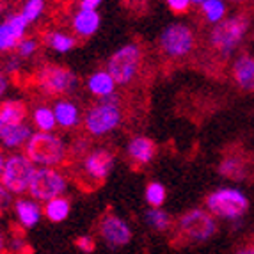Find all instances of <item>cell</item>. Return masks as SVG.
Masks as SVG:
<instances>
[{"mask_svg":"<svg viewBox=\"0 0 254 254\" xmlns=\"http://www.w3.org/2000/svg\"><path fill=\"white\" fill-rule=\"evenodd\" d=\"M36 167H63L69 158V146L59 131H36L23 148Z\"/></svg>","mask_w":254,"mask_h":254,"instance_id":"cell-2","label":"cell"},{"mask_svg":"<svg viewBox=\"0 0 254 254\" xmlns=\"http://www.w3.org/2000/svg\"><path fill=\"white\" fill-rule=\"evenodd\" d=\"M144 220L157 233H167L174 229V219L164 208H148V212L144 213Z\"/></svg>","mask_w":254,"mask_h":254,"instance_id":"cell-26","label":"cell"},{"mask_svg":"<svg viewBox=\"0 0 254 254\" xmlns=\"http://www.w3.org/2000/svg\"><path fill=\"white\" fill-rule=\"evenodd\" d=\"M204 0H192V5H201Z\"/></svg>","mask_w":254,"mask_h":254,"instance_id":"cell-41","label":"cell"},{"mask_svg":"<svg viewBox=\"0 0 254 254\" xmlns=\"http://www.w3.org/2000/svg\"><path fill=\"white\" fill-rule=\"evenodd\" d=\"M5 158H7V151L4 148H0V176H2V171H4Z\"/></svg>","mask_w":254,"mask_h":254,"instance_id":"cell-40","label":"cell"},{"mask_svg":"<svg viewBox=\"0 0 254 254\" xmlns=\"http://www.w3.org/2000/svg\"><path fill=\"white\" fill-rule=\"evenodd\" d=\"M71 32L76 39H87L96 34L102 27V14L98 11H84L76 9L71 14Z\"/></svg>","mask_w":254,"mask_h":254,"instance_id":"cell-18","label":"cell"},{"mask_svg":"<svg viewBox=\"0 0 254 254\" xmlns=\"http://www.w3.org/2000/svg\"><path fill=\"white\" fill-rule=\"evenodd\" d=\"M34 84L45 96L66 98L78 89L80 80H78V75L66 66L43 64L34 75Z\"/></svg>","mask_w":254,"mask_h":254,"instance_id":"cell-3","label":"cell"},{"mask_svg":"<svg viewBox=\"0 0 254 254\" xmlns=\"http://www.w3.org/2000/svg\"><path fill=\"white\" fill-rule=\"evenodd\" d=\"M144 199L149 208H162V204L167 199V189L160 182H149L146 185Z\"/></svg>","mask_w":254,"mask_h":254,"instance_id":"cell-28","label":"cell"},{"mask_svg":"<svg viewBox=\"0 0 254 254\" xmlns=\"http://www.w3.org/2000/svg\"><path fill=\"white\" fill-rule=\"evenodd\" d=\"M27 30H29V23L20 14V11L0 20V54L16 50L18 43L27 38Z\"/></svg>","mask_w":254,"mask_h":254,"instance_id":"cell-13","label":"cell"},{"mask_svg":"<svg viewBox=\"0 0 254 254\" xmlns=\"http://www.w3.org/2000/svg\"><path fill=\"white\" fill-rule=\"evenodd\" d=\"M164 2L174 14H185L192 7V0H164Z\"/></svg>","mask_w":254,"mask_h":254,"instance_id":"cell-34","label":"cell"},{"mask_svg":"<svg viewBox=\"0 0 254 254\" xmlns=\"http://www.w3.org/2000/svg\"><path fill=\"white\" fill-rule=\"evenodd\" d=\"M36 169L38 167L29 160V157L23 151L9 153L2 176H0V183L13 195H18V197L27 195Z\"/></svg>","mask_w":254,"mask_h":254,"instance_id":"cell-8","label":"cell"},{"mask_svg":"<svg viewBox=\"0 0 254 254\" xmlns=\"http://www.w3.org/2000/svg\"><path fill=\"white\" fill-rule=\"evenodd\" d=\"M71 213V201L63 195V197H55V199L48 201L43 204V215L48 222L52 224H61L68 219Z\"/></svg>","mask_w":254,"mask_h":254,"instance_id":"cell-24","label":"cell"},{"mask_svg":"<svg viewBox=\"0 0 254 254\" xmlns=\"http://www.w3.org/2000/svg\"><path fill=\"white\" fill-rule=\"evenodd\" d=\"M253 244H254V242H253Z\"/></svg>","mask_w":254,"mask_h":254,"instance_id":"cell-43","label":"cell"},{"mask_svg":"<svg viewBox=\"0 0 254 254\" xmlns=\"http://www.w3.org/2000/svg\"><path fill=\"white\" fill-rule=\"evenodd\" d=\"M98 237L105 246L119 249L131 242V226L116 213H103L98 220Z\"/></svg>","mask_w":254,"mask_h":254,"instance_id":"cell-12","label":"cell"},{"mask_svg":"<svg viewBox=\"0 0 254 254\" xmlns=\"http://www.w3.org/2000/svg\"><path fill=\"white\" fill-rule=\"evenodd\" d=\"M21 66H23V61H21L16 54H13V55H9L7 59L4 61V66H2V69H4L9 76H11V75H16V73L21 69Z\"/></svg>","mask_w":254,"mask_h":254,"instance_id":"cell-33","label":"cell"},{"mask_svg":"<svg viewBox=\"0 0 254 254\" xmlns=\"http://www.w3.org/2000/svg\"><path fill=\"white\" fill-rule=\"evenodd\" d=\"M34 133V128L30 121L20 125H9V127H0V148H4L7 153L23 151L27 140Z\"/></svg>","mask_w":254,"mask_h":254,"instance_id":"cell-17","label":"cell"},{"mask_svg":"<svg viewBox=\"0 0 254 254\" xmlns=\"http://www.w3.org/2000/svg\"><path fill=\"white\" fill-rule=\"evenodd\" d=\"M47 11V0H25L21 4L20 14L27 20V23H36Z\"/></svg>","mask_w":254,"mask_h":254,"instance_id":"cell-29","label":"cell"},{"mask_svg":"<svg viewBox=\"0 0 254 254\" xmlns=\"http://www.w3.org/2000/svg\"><path fill=\"white\" fill-rule=\"evenodd\" d=\"M43 45L55 54H69L76 47V38L73 36V32L52 29L43 36Z\"/></svg>","mask_w":254,"mask_h":254,"instance_id":"cell-22","label":"cell"},{"mask_svg":"<svg viewBox=\"0 0 254 254\" xmlns=\"http://www.w3.org/2000/svg\"><path fill=\"white\" fill-rule=\"evenodd\" d=\"M247 164L244 158L237 157V155H228L220 160L219 164V174L233 182H242L247 178Z\"/></svg>","mask_w":254,"mask_h":254,"instance_id":"cell-25","label":"cell"},{"mask_svg":"<svg viewBox=\"0 0 254 254\" xmlns=\"http://www.w3.org/2000/svg\"><path fill=\"white\" fill-rule=\"evenodd\" d=\"M247 30H249V18L246 14L228 16L212 27L210 36H208V43L219 55L229 57L240 47Z\"/></svg>","mask_w":254,"mask_h":254,"instance_id":"cell-6","label":"cell"},{"mask_svg":"<svg viewBox=\"0 0 254 254\" xmlns=\"http://www.w3.org/2000/svg\"><path fill=\"white\" fill-rule=\"evenodd\" d=\"M13 194L0 183V215L7 212L9 208H13Z\"/></svg>","mask_w":254,"mask_h":254,"instance_id":"cell-35","label":"cell"},{"mask_svg":"<svg viewBox=\"0 0 254 254\" xmlns=\"http://www.w3.org/2000/svg\"><path fill=\"white\" fill-rule=\"evenodd\" d=\"M54 114L55 121H57V128L64 131L75 130L82 125V118H84V110L80 109V105L71 100L69 96L66 98H57L54 103Z\"/></svg>","mask_w":254,"mask_h":254,"instance_id":"cell-14","label":"cell"},{"mask_svg":"<svg viewBox=\"0 0 254 254\" xmlns=\"http://www.w3.org/2000/svg\"><path fill=\"white\" fill-rule=\"evenodd\" d=\"M204 206L215 219L237 220L249 210V199L237 189H217L204 199Z\"/></svg>","mask_w":254,"mask_h":254,"instance_id":"cell-9","label":"cell"},{"mask_svg":"<svg viewBox=\"0 0 254 254\" xmlns=\"http://www.w3.org/2000/svg\"><path fill=\"white\" fill-rule=\"evenodd\" d=\"M9 85H11V82H9V75L2 69V66H0V102H4L5 96H7Z\"/></svg>","mask_w":254,"mask_h":254,"instance_id":"cell-36","label":"cell"},{"mask_svg":"<svg viewBox=\"0 0 254 254\" xmlns=\"http://www.w3.org/2000/svg\"><path fill=\"white\" fill-rule=\"evenodd\" d=\"M158 47L167 59H185L195 48V34L190 27L183 21L169 23L160 32Z\"/></svg>","mask_w":254,"mask_h":254,"instance_id":"cell-10","label":"cell"},{"mask_svg":"<svg viewBox=\"0 0 254 254\" xmlns=\"http://www.w3.org/2000/svg\"><path fill=\"white\" fill-rule=\"evenodd\" d=\"M173 231L183 244H201L217 233V219L206 208H192L178 217Z\"/></svg>","mask_w":254,"mask_h":254,"instance_id":"cell-4","label":"cell"},{"mask_svg":"<svg viewBox=\"0 0 254 254\" xmlns=\"http://www.w3.org/2000/svg\"><path fill=\"white\" fill-rule=\"evenodd\" d=\"M85 89L94 100H102V98L112 96V94L118 93V84L112 78L109 71L105 68L96 69V71L91 73L87 78H85Z\"/></svg>","mask_w":254,"mask_h":254,"instance_id":"cell-19","label":"cell"},{"mask_svg":"<svg viewBox=\"0 0 254 254\" xmlns=\"http://www.w3.org/2000/svg\"><path fill=\"white\" fill-rule=\"evenodd\" d=\"M29 116H30V110L23 100L5 98L4 102H0V127L27 123Z\"/></svg>","mask_w":254,"mask_h":254,"instance_id":"cell-20","label":"cell"},{"mask_svg":"<svg viewBox=\"0 0 254 254\" xmlns=\"http://www.w3.org/2000/svg\"><path fill=\"white\" fill-rule=\"evenodd\" d=\"M157 142L148 135H131L127 142V157L135 167H146L157 157Z\"/></svg>","mask_w":254,"mask_h":254,"instance_id":"cell-15","label":"cell"},{"mask_svg":"<svg viewBox=\"0 0 254 254\" xmlns=\"http://www.w3.org/2000/svg\"><path fill=\"white\" fill-rule=\"evenodd\" d=\"M235 254H254V244L251 242V244H246V246L238 247V249L235 251Z\"/></svg>","mask_w":254,"mask_h":254,"instance_id":"cell-39","label":"cell"},{"mask_svg":"<svg viewBox=\"0 0 254 254\" xmlns=\"http://www.w3.org/2000/svg\"><path fill=\"white\" fill-rule=\"evenodd\" d=\"M142 61H144V52L139 43H127L112 52L105 69L112 75L118 87H127L133 84L139 76L142 69Z\"/></svg>","mask_w":254,"mask_h":254,"instance_id":"cell-5","label":"cell"},{"mask_svg":"<svg viewBox=\"0 0 254 254\" xmlns=\"http://www.w3.org/2000/svg\"><path fill=\"white\" fill-rule=\"evenodd\" d=\"M30 125L36 131H57L54 107L48 103H38L30 109Z\"/></svg>","mask_w":254,"mask_h":254,"instance_id":"cell-23","label":"cell"},{"mask_svg":"<svg viewBox=\"0 0 254 254\" xmlns=\"http://www.w3.org/2000/svg\"><path fill=\"white\" fill-rule=\"evenodd\" d=\"M201 13H203L204 20L212 25H217L219 21H222L228 13V7H226L224 0H204L203 4L199 5Z\"/></svg>","mask_w":254,"mask_h":254,"instance_id":"cell-27","label":"cell"},{"mask_svg":"<svg viewBox=\"0 0 254 254\" xmlns=\"http://www.w3.org/2000/svg\"><path fill=\"white\" fill-rule=\"evenodd\" d=\"M39 47H41V45H39L38 38H34V36H27V38H23L20 43H18L14 54H16L21 61H29L38 54Z\"/></svg>","mask_w":254,"mask_h":254,"instance_id":"cell-30","label":"cell"},{"mask_svg":"<svg viewBox=\"0 0 254 254\" xmlns=\"http://www.w3.org/2000/svg\"><path fill=\"white\" fill-rule=\"evenodd\" d=\"M121 123H123V107L118 93L102 100H94L84 110L82 118V127L89 139H105L119 130Z\"/></svg>","mask_w":254,"mask_h":254,"instance_id":"cell-1","label":"cell"},{"mask_svg":"<svg viewBox=\"0 0 254 254\" xmlns=\"http://www.w3.org/2000/svg\"><path fill=\"white\" fill-rule=\"evenodd\" d=\"M0 254H7V235L0 228Z\"/></svg>","mask_w":254,"mask_h":254,"instance_id":"cell-38","label":"cell"},{"mask_svg":"<svg viewBox=\"0 0 254 254\" xmlns=\"http://www.w3.org/2000/svg\"><path fill=\"white\" fill-rule=\"evenodd\" d=\"M27 249H29V246H27L25 238H23V235H21V233H16V235H11V237H7V253L23 254Z\"/></svg>","mask_w":254,"mask_h":254,"instance_id":"cell-31","label":"cell"},{"mask_svg":"<svg viewBox=\"0 0 254 254\" xmlns=\"http://www.w3.org/2000/svg\"><path fill=\"white\" fill-rule=\"evenodd\" d=\"M13 213L21 229H34L45 217L43 215V204L29 195H21V197L14 199Z\"/></svg>","mask_w":254,"mask_h":254,"instance_id":"cell-16","label":"cell"},{"mask_svg":"<svg viewBox=\"0 0 254 254\" xmlns=\"http://www.w3.org/2000/svg\"><path fill=\"white\" fill-rule=\"evenodd\" d=\"M116 167V153L105 146L91 148L80 158L78 171L82 174V180L91 185H102L109 178Z\"/></svg>","mask_w":254,"mask_h":254,"instance_id":"cell-11","label":"cell"},{"mask_svg":"<svg viewBox=\"0 0 254 254\" xmlns=\"http://www.w3.org/2000/svg\"><path fill=\"white\" fill-rule=\"evenodd\" d=\"M233 78L240 89L254 93V55H240L233 63Z\"/></svg>","mask_w":254,"mask_h":254,"instance_id":"cell-21","label":"cell"},{"mask_svg":"<svg viewBox=\"0 0 254 254\" xmlns=\"http://www.w3.org/2000/svg\"><path fill=\"white\" fill-rule=\"evenodd\" d=\"M75 246L80 253L93 254L94 251H96V240H94L93 237H89V235H82V237H78L75 240Z\"/></svg>","mask_w":254,"mask_h":254,"instance_id":"cell-32","label":"cell"},{"mask_svg":"<svg viewBox=\"0 0 254 254\" xmlns=\"http://www.w3.org/2000/svg\"><path fill=\"white\" fill-rule=\"evenodd\" d=\"M102 4H103V0H78V2H76V9H84V11H98Z\"/></svg>","mask_w":254,"mask_h":254,"instance_id":"cell-37","label":"cell"},{"mask_svg":"<svg viewBox=\"0 0 254 254\" xmlns=\"http://www.w3.org/2000/svg\"><path fill=\"white\" fill-rule=\"evenodd\" d=\"M231 2H246V0H231Z\"/></svg>","mask_w":254,"mask_h":254,"instance_id":"cell-42","label":"cell"},{"mask_svg":"<svg viewBox=\"0 0 254 254\" xmlns=\"http://www.w3.org/2000/svg\"><path fill=\"white\" fill-rule=\"evenodd\" d=\"M68 187L69 178L63 171V167H38L32 176L27 195L45 204L55 197L66 195Z\"/></svg>","mask_w":254,"mask_h":254,"instance_id":"cell-7","label":"cell"}]
</instances>
